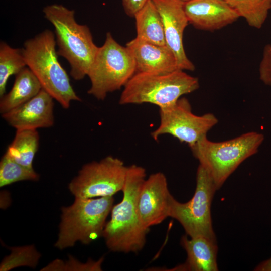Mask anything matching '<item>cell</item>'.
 <instances>
[{
  "label": "cell",
  "mask_w": 271,
  "mask_h": 271,
  "mask_svg": "<svg viewBox=\"0 0 271 271\" xmlns=\"http://www.w3.org/2000/svg\"><path fill=\"white\" fill-rule=\"evenodd\" d=\"M146 170L137 165L128 166L121 201L113 205L111 218L106 222L102 237L111 251L137 253L144 247L149 229L142 223L137 201L146 179Z\"/></svg>",
  "instance_id": "6da1fadb"
},
{
  "label": "cell",
  "mask_w": 271,
  "mask_h": 271,
  "mask_svg": "<svg viewBox=\"0 0 271 271\" xmlns=\"http://www.w3.org/2000/svg\"><path fill=\"white\" fill-rule=\"evenodd\" d=\"M43 12L54 28L58 55L69 63L74 79H83L87 76L99 47L94 43L89 28L78 24L75 11L62 5L47 6Z\"/></svg>",
  "instance_id": "7a4b0ae2"
},
{
  "label": "cell",
  "mask_w": 271,
  "mask_h": 271,
  "mask_svg": "<svg viewBox=\"0 0 271 271\" xmlns=\"http://www.w3.org/2000/svg\"><path fill=\"white\" fill-rule=\"evenodd\" d=\"M54 33L48 29L27 40L22 49L27 66L36 76L42 88L65 109L72 101H81L60 64Z\"/></svg>",
  "instance_id": "3957f363"
},
{
  "label": "cell",
  "mask_w": 271,
  "mask_h": 271,
  "mask_svg": "<svg viewBox=\"0 0 271 271\" xmlns=\"http://www.w3.org/2000/svg\"><path fill=\"white\" fill-rule=\"evenodd\" d=\"M199 87L198 79L182 70L165 74L137 72L123 87L119 103H150L165 108Z\"/></svg>",
  "instance_id": "277c9868"
},
{
  "label": "cell",
  "mask_w": 271,
  "mask_h": 271,
  "mask_svg": "<svg viewBox=\"0 0 271 271\" xmlns=\"http://www.w3.org/2000/svg\"><path fill=\"white\" fill-rule=\"evenodd\" d=\"M113 202V196L96 199L75 197L73 204L61 209L55 247L63 250L78 241L88 245L102 236Z\"/></svg>",
  "instance_id": "5b68a950"
},
{
  "label": "cell",
  "mask_w": 271,
  "mask_h": 271,
  "mask_svg": "<svg viewBox=\"0 0 271 271\" xmlns=\"http://www.w3.org/2000/svg\"><path fill=\"white\" fill-rule=\"evenodd\" d=\"M263 140V135L255 131L217 142L205 136L190 148L218 190L243 161L257 152Z\"/></svg>",
  "instance_id": "8992f818"
},
{
  "label": "cell",
  "mask_w": 271,
  "mask_h": 271,
  "mask_svg": "<svg viewBox=\"0 0 271 271\" xmlns=\"http://www.w3.org/2000/svg\"><path fill=\"white\" fill-rule=\"evenodd\" d=\"M136 72L135 61L129 50L107 32L87 74L91 83L88 93L103 100L109 93L124 87Z\"/></svg>",
  "instance_id": "52a82bcc"
},
{
  "label": "cell",
  "mask_w": 271,
  "mask_h": 271,
  "mask_svg": "<svg viewBox=\"0 0 271 271\" xmlns=\"http://www.w3.org/2000/svg\"><path fill=\"white\" fill-rule=\"evenodd\" d=\"M196 185L194 195L188 202L181 203L173 198L169 217L179 222L190 237L201 236L216 241L211 206L217 189L210 175L200 165L196 172Z\"/></svg>",
  "instance_id": "ba28073f"
},
{
  "label": "cell",
  "mask_w": 271,
  "mask_h": 271,
  "mask_svg": "<svg viewBox=\"0 0 271 271\" xmlns=\"http://www.w3.org/2000/svg\"><path fill=\"white\" fill-rule=\"evenodd\" d=\"M127 167L121 160L112 156L86 164L71 181L68 189L75 197L113 196L122 191Z\"/></svg>",
  "instance_id": "9c48e42d"
},
{
  "label": "cell",
  "mask_w": 271,
  "mask_h": 271,
  "mask_svg": "<svg viewBox=\"0 0 271 271\" xmlns=\"http://www.w3.org/2000/svg\"><path fill=\"white\" fill-rule=\"evenodd\" d=\"M160 121L158 127L151 135L157 141L160 137L169 134L191 147L203 137L218 122L211 113L202 115L193 113L189 100L180 98L173 106L159 109Z\"/></svg>",
  "instance_id": "30bf717a"
},
{
  "label": "cell",
  "mask_w": 271,
  "mask_h": 271,
  "mask_svg": "<svg viewBox=\"0 0 271 271\" xmlns=\"http://www.w3.org/2000/svg\"><path fill=\"white\" fill-rule=\"evenodd\" d=\"M173 198L164 173L158 172L150 175L142 184L137 197V209L142 224L149 229L169 217Z\"/></svg>",
  "instance_id": "8fae6325"
},
{
  "label": "cell",
  "mask_w": 271,
  "mask_h": 271,
  "mask_svg": "<svg viewBox=\"0 0 271 271\" xmlns=\"http://www.w3.org/2000/svg\"><path fill=\"white\" fill-rule=\"evenodd\" d=\"M159 12L166 45L173 52L179 69L194 71L195 65L187 56L183 44L184 31L189 22L183 0H152Z\"/></svg>",
  "instance_id": "7c38bea8"
},
{
  "label": "cell",
  "mask_w": 271,
  "mask_h": 271,
  "mask_svg": "<svg viewBox=\"0 0 271 271\" xmlns=\"http://www.w3.org/2000/svg\"><path fill=\"white\" fill-rule=\"evenodd\" d=\"M53 99L42 89L30 100L2 116L16 130L50 127L54 122Z\"/></svg>",
  "instance_id": "4fadbf2b"
},
{
  "label": "cell",
  "mask_w": 271,
  "mask_h": 271,
  "mask_svg": "<svg viewBox=\"0 0 271 271\" xmlns=\"http://www.w3.org/2000/svg\"><path fill=\"white\" fill-rule=\"evenodd\" d=\"M184 7L189 23L205 31L221 29L240 17L225 0H190Z\"/></svg>",
  "instance_id": "5bb4252c"
},
{
  "label": "cell",
  "mask_w": 271,
  "mask_h": 271,
  "mask_svg": "<svg viewBox=\"0 0 271 271\" xmlns=\"http://www.w3.org/2000/svg\"><path fill=\"white\" fill-rule=\"evenodd\" d=\"M126 46L133 56L137 72L165 74L180 70L173 52L167 45L155 44L136 37Z\"/></svg>",
  "instance_id": "9a60e30c"
},
{
  "label": "cell",
  "mask_w": 271,
  "mask_h": 271,
  "mask_svg": "<svg viewBox=\"0 0 271 271\" xmlns=\"http://www.w3.org/2000/svg\"><path fill=\"white\" fill-rule=\"evenodd\" d=\"M181 245L187 253L185 262L175 268L176 270L189 271H217L218 247L216 241L198 236L182 237Z\"/></svg>",
  "instance_id": "2e32d148"
},
{
  "label": "cell",
  "mask_w": 271,
  "mask_h": 271,
  "mask_svg": "<svg viewBox=\"0 0 271 271\" xmlns=\"http://www.w3.org/2000/svg\"><path fill=\"white\" fill-rule=\"evenodd\" d=\"M40 82L27 66L16 75L11 90L1 97L0 112L4 114L22 105L42 89Z\"/></svg>",
  "instance_id": "e0dca14e"
},
{
  "label": "cell",
  "mask_w": 271,
  "mask_h": 271,
  "mask_svg": "<svg viewBox=\"0 0 271 271\" xmlns=\"http://www.w3.org/2000/svg\"><path fill=\"white\" fill-rule=\"evenodd\" d=\"M134 18L136 37L155 44L166 45L162 20L152 0H148Z\"/></svg>",
  "instance_id": "ac0fdd59"
},
{
  "label": "cell",
  "mask_w": 271,
  "mask_h": 271,
  "mask_svg": "<svg viewBox=\"0 0 271 271\" xmlns=\"http://www.w3.org/2000/svg\"><path fill=\"white\" fill-rule=\"evenodd\" d=\"M39 145V136L37 129L17 130L6 153L19 164L32 168Z\"/></svg>",
  "instance_id": "d6986e66"
},
{
  "label": "cell",
  "mask_w": 271,
  "mask_h": 271,
  "mask_svg": "<svg viewBox=\"0 0 271 271\" xmlns=\"http://www.w3.org/2000/svg\"><path fill=\"white\" fill-rule=\"evenodd\" d=\"M27 67L22 49L14 48L4 42L0 44V97L5 93L8 80Z\"/></svg>",
  "instance_id": "ffe728a7"
},
{
  "label": "cell",
  "mask_w": 271,
  "mask_h": 271,
  "mask_svg": "<svg viewBox=\"0 0 271 271\" xmlns=\"http://www.w3.org/2000/svg\"><path fill=\"white\" fill-rule=\"evenodd\" d=\"M248 24L260 29L264 23L271 9V0H225Z\"/></svg>",
  "instance_id": "44dd1931"
},
{
  "label": "cell",
  "mask_w": 271,
  "mask_h": 271,
  "mask_svg": "<svg viewBox=\"0 0 271 271\" xmlns=\"http://www.w3.org/2000/svg\"><path fill=\"white\" fill-rule=\"evenodd\" d=\"M39 174L33 168H28L16 162L6 152L0 162V187L22 181H38Z\"/></svg>",
  "instance_id": "7402d4cb"
},
{
  "label": "cell",
  "mask_w": 271,
  "mask_h": 271,
  "mask_svg": "<svg viewBox=\"0 0 271 271\" xmlns=\"http://www.w3.org/2000/svg\"><path fill=\"white\" fill-rule=\"evenodd\" d=\"M10 249V254L5 257L1 263V271H7L22 266L35 268L41 257L33 245L13 247Z\"/></svg>",
  "instance_id": "603a6c76"
},
{
  "label": "cell",
  "mask_w": 271,
  "mask_h": 271,
  "mask_svg": "<svg viewBox=\"0 0 271 271\" xmlns=\"http://www.w3.org/2000/svg\"><path fill=\"white\" fill-rule=\"evenodd\" d=\"M103 257L97 261L91 259L83 263L69 256L67 260L56 259L42 268L41 270H102Z\"/></svg>",
  "instance_id": "cb8c5ba5"
},
{
  "label": "cell",
  "mask_w": 271,
  "mask_h": 271,
  "mask_svg": "<svg viewBox=\"0 0 271 271\" xmlns=\"http://www.w3.org/2000/svg\"><path fill=\"white\" fill-rule=\"evenodd\" d=\"M259 73L260 79L265 84L271 86V45L268 44L264 48Z\"/></svg>",
  "instance_id": "d4e9b609"
},
{
  "label": "cell",
  "mask_w": 271,
  "mask_h": 271,
  "mask_svg": "<svg viewBox=\"0 0 271 271\" xmlns=\"http://www.w3.org/2000/svg\"><path fill=\"white\" fill-rule=\"evenodd\" d=\"M148 1L121 0L126 14L131 17H134L136 14L145 6Z\"/></svg>",
  "instance_id": "484cf974"
},
{
  "label": "cell",
  "mask_w": 271,
  "mask_h": 271,
  "mask_svg": "<svg viewBox=\"0 0 271 271\" xmlns=\"http://www.w3.org/2000/svg\"><path fill=\"white\" fill-rule=\"evenodd\" d=\"M256 271H271V257L261 262L254 269Z\"/></svg>",
  "instance_id": "4316f807"
},
{
  "label": "cell",
  "mask_w": 271,
  "mask_h": 271,
  "mask_svg": "<svg viewBox=\"0 0 271 271\" xmlns=\"http://www.w3.org/2000/svg\"><path fill=\"white\" fill-rule=\"evenodd\" d=\"M184 1H190V0H183Z\"/></svg>",
  "instance_id": "83f0119b"
}]
</instances>
